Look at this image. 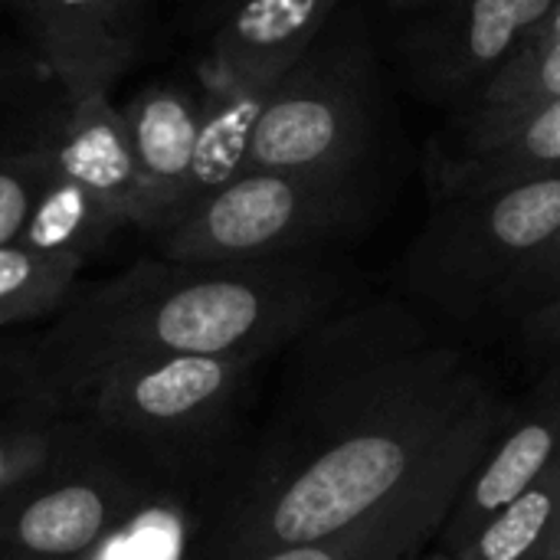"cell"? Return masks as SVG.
I'll return each instance as SVG.
<instances>
[{
    "label": "cell",
    "mask_w": 560,
    "mask_h": 560,
    "mask_svg": "<svg viewBox=\"0 0 560 560\" xmlns=\"http://www.w3.org/2000/svg\"><path fill=\"white\" fill-rule=\"evenodd\" d=\"M390 7H397V10H427V7H433L436 0H387Z\"/></svg>",
    "instance_id": "484cf974"
},
{
    "label": "cell",
    "mask_w": 560,
    "mask_h": 560,
    "mask_svg": "<svg viewBox=\"0 0 560 560\" xmlns=\"http://www.w3.org/2000/svg\"><path fill=\"white\" fill-rule=\"evenodd\" d=\"M52 171L72 177L98 200H105L125 226L141 223V180L131 154V138L121 108L112 105L108 89H92L66 98V112L39 138Z\"/></svg>",
    "instance_id": "5bb4252c"
},
{
    "label": "cell",
    "mask_w": 560,
    "mask_h": 560,
    "mask_svg": "<svg viewBox=\"0 0 560 560\" xmlns=\"http://www.w3.org/2000/svg\"><path fill=\"white\" fill-rule=\"evenodd\" d=\"M217 3H223V7H226V3H233V0H217Z\"/></svg>",
    "instance_id": "f1b7e54d"
},
{
    "label": "cell",
    "mask_w": 560,
    "mask_h": 560,
    "mask_svg": "<svg viewBox=\"0 0 560 560\" xmlns=\"http://www.w3.org/2000/svg\"><path fill=\"white\" fill-rule=\"evenodd\" d=\"M555 558L560 560V522H558V545H555Z\"/></svg>",
    "instance_id": "4316f807"
},
{
    "label": "cell",
    "mask_w": 560,
    "mask_h": 560,
    "mask_svg": "<svg viewBox=\"0 0 560 560\" xmlns=\"http://www.w3.org/2000/svg\"><path fill=\"white\" fill-rule=\"evenodd\" d=\"M560 0H436L404 39L413 89L469 105L548 23Z\"/></svg>",
    "instance_id": "ba28073f"
},
{
    "label": "cell",
    "mask_w": 560,
    "mask_h": 560,
    "mask_svg": "<svg viewBox=\"0 0 560 560\" xmlns=\"http://www.w3.org/2000/svg\"><path fill=\"white\" fill-rule=\"evenodd\" d=\"M479 407L453 351L420 338L404 308H368L354 427L246 492L197 502L184 560H256L348 532L394 499Z\"/></svg>",
    "instance_id": "6da1fadb"
},
{
    "label": "cell",
    "mask_w": 560,
    "mask_h": 560,
    "mask_svg": "<svg viewBox=\"0 0 560 560\" xmlns=\"http://www.w3.org/2000/svg\"><path fill=\"white\" fill-rule=\"evenodd\" d=\"M30 33L66 98L112 89L138 46V0H30Z\"/></svg>",
    "instance_id": "8fae6325"
},
{
    "label": "cell",
    "mask_w": 560,
    "mask_h": 560,
    "mask_svg": "<svg viewBox=\"0 0 560 560\" xmlns=\"http://www.w3.org/2000/svg\"><path fill=\"white\" fill-rule=\"evenodd\" d=\"M345 0H233L203 59V82L276 85Z\"/></svg>",
    "instance_id": "7c38bea8"
},
{
    "label": "cell",
    "mask_w": 560,
    "mask_h": 560,
    "mask_svg": "<svg viewBox=\"0 0 560 560\" xmlns=\"http://www.w3.org/2000/svg\"><path fill=\"white\" fill-rule=\"evenodd\" d=\"M377 52L338 13L282 72L253 131L246 171H368L381 135Z\"/></svg>",
    "instance_id": "277c9868"
},
{
    "label": "cell",
    "mask_w": 560,
    "mask_h": 560,
    "mask_svg": "<svg viewBox=\"0 0 560 560\" xmlns=\"http://www.w3.org/2000/svg\"><path fill=\"white\" fill-rule=\"evenodd\" d=\"M82 266L75 256L39 253L26 243L0 246V331L59 315Z\"/></svg>",
    "instance_id": "e0dca14e"
},
{
    "label": "cell",
    "mask_w": 560,
    "mask_h": 560,
    "mask_svg": "<svg viewBox=\"0 0 560 560\" xmlns=\"http://www.w3.org/2000/svg\"><path fill=\"white\" fill-rule=\"evenodd\" d=\"M118 108L131 138V154L141 180L138 230L161 236L180 217L184 184L197 144L200 95L184 85L154 82Z\"/></svg>",
    "instance_id": "4fadbf2b"
},
{
    "label": "cell",
    "mask_w": 560,
    "mask_h": 560,
    "mask_svg": "<svg viewBox=\"0 0 560 560\" xmlns=\"http://www.w3.org/2000/svg\"><path fill=\"white\" fill-rule=\"evenodd\" d=\"M30 394V338H0V407Z\"/></svg>",
    "instance_id": "cb8c5ba5"
},
{
    "label": "cell",
    "mask_w": 560,
    "mask_h": 560,
    "mask_svg": "<svg viewBox=\"0 0 560 560\" xmlns=\"http://www.w3.org/2000/svg\"><path fill=\"white\" fill-rule=\"evenodd\" d=\"M72 436V420L30 397L0 407V499L36 476Z\"/></svg>",
    "instance_id": "d6986e66"
},
{
    "label": "cell",
    "mask_w": 560,
    "mask_h": 560,
    "mask_svg": "<svg viewBox=\"0 0 560 560\" xmlns=\"http://www.w3.org/2000/svg\"><path fill=\"white\" fill-rule=\"evenodd\" d=\"M558 413L538 417L525 427H518L492 456V463L476 476L472 482V502L469 515H495L505 505H512L518 495H525L541 476L551 469L560 446Z\"/></svg>",
    "instance_id": "ac0fdd59"
},
{
    "label": "cell",
    "mask_w": 560,
    "mask_h": 560,
    "mask_svg": "<svg viewBox=\"0 0 560 560\" xmlns=\"http://www.w3.org/2000/svg\"><path fill=\"white\" fill-rule=\"evenodd\" d=\"M171 495H190L125 446L75 423V436L0 499V560H85Z\"/></svg>",
    "instance_id": "52a82bcc"
},
{
    "label": "cell",
    "mask_w": 560,
    "mask_h": 560,
    "mask_svg": "<svg viewBox=\"0 0 560 560\" xmlns=\"http://www.w3.org/2000/svg\"><path fill=\"white\" fill-rule=\"evenodd\" d=\"M555 295H560V230L548 240V246L512 279L502 302H522L525 308H535Z\"/></svg>",
    "instance_id": "603a6c76"
},
{
    "label": "cell",
    "mask_w": 560,
    "mask_h": 560,
    "mask_svg": "<svg viewBox=\"0 0 560 560\" xmlns=\"http://www.w3.org/2000/svg\"><path fill=\"white\" fill-rule=\"evenodd\" d=\"M374 217L368 171H243L161 233V256L249 262L308 256Z\"/></svg>",
    "instance_id": "5b68a950"
},
{
    "label": "cell",
    "mask_w": 560,
    "mask_h": 560,
    "mask_svg": "<svg viewBox=\"0 0 560 560\" xmlns=\"http://www.w3.org/2000/svg\"><path fill=\"white\" fill-rule=\"evenodd\" d=\"M528 322H532V331L535 338L541 341H558L560 345V295L528 308Z\"/></svg>",
    "instance_id": "d4e9b609"
},
{
    "label": "cell",
    "mask_w": 560,
    "mask_h": 560,
    "mask_svg": "<svg viewBox=\"0 0 560 560\" xmlns=\"http://www.w3.org/2000/svg\"><path fill=\"white\" fill-rule=\"evenodd\" d=\"M272 85L249 82H203L197 112V144L190 174L184 184L180 217H187L203 197L230 184L246 171L253 131L269 102ZM177 217V220H180Z\"/></svg>",
    "instance_id": "9a60e30c"
},
{
    "label": "cell",
    "mask_w": 560,
    "mask_h": 560,
    "mask_svg": "<svg viewBox=\"0 0 560 560\" xmlns=\"http://www.w3.org/2000/svg\"><path fill=\"white\" fill-rule=\"evenodd\" d=\"M121 226L125 220L105 200H98L92 190H85L72 177L49 171L33 203V213L20 233V243L39 253H62V256H75L89 262L95 253L108 246V240Z\"/></svg>",
    "instance_id": "2e32d148"
},
{
    "label": "cell",
    "mask_w": 560,
    "mask_h": 560,
    "mask_svg": "<svg viewBox=\"0 0 560 560\" xmlns=\"http://www.w3.org/2000/svg\"><path fill=\"white\" fill-rule=\"evenodd\" d=\"M7 3H23V7H26V3H30V0H7Z\"/></svg>",
    "instance_id": "83f0119b"
},
{
    "label": "cell",
    "mask_w": 560,
    "mask_h": 560,
    "mask_svg": "<svg viewBox=\"0 0 560 560\" xmlns=\"http://www.w3.org/2000/svg\"><path fill=\"white\" fill-rule=\"evenodd\" d=\"M49 171L52 164L39 141L26 151L0 154V246L20 243V233L33 213V203Z\"/></svg>",
    "instance_id": "7402d4cb"
},
{
    "label": "cell",
    "mask_w": 560,
    "mask_h": 560,
    "mask_svg": "<svg viewBox=\"0 0 560 560\" xmlns=\"http://www.w3.org/2000/svg\"><path fill=\"white\" fill-rule=\"evenodd\" d=\"M338 295L341 276L322 253L249 262L141 259L69 295L52 325L30 338V377L128 354L266 361L322 322Z\"/></svg>",
    "instance_id": "7a4b0ae2"
},
{
    "label": "cell",
    "mask_w": 560,
    "mask_h": 560,
    "mask_svg": "<svg viewBox=\"0 0 560 560\" xmlns=\"http://www.w3.org/2000/svg\"><path fill=\"white\" fill-rule=\"evenodd\" d=\"M560 505V466L548 469L525 495L492 515L466 560H525L548 535Z\"/></svg>",
    "instance_id": "ffe728a7"
},
{
    "label": "cell",
    "mask_w": 560,
    "mask_h": 560,
    "mask_svg": "<svg viewBox=\"0 0 560 560\" xmlns=\"http://www.w3.org/2000/svg\"><path fill=\"white\" fill-rule=\"evenodd\" d=\"M436 190L560 174V92L518 112H459L436 144Z\"/></svg>",
    "instance_id": "30bf717a"
},
{
    "label": "cell",
    "mask_w": 560,
    "mask_h": 560,
    "mask_svg": "<svg viewBox=\"0 0 560 560\" xmlns=\"http://www.w3.org/2000/svg\"><path fill=\"white\" fill-rule=\"evenodd\" d=\"M560 92V33L528 43L463 112H518Z\"/></svg>",
    "instance_id": "44dd1931"
},
{
    "label": "cell",
    "mask_w": 560,
    "mask_h": 560,
    "mask_svg": "<svg viewBox=\"0 0 560 560\" xmlns=\"http://www.w3.org/2000/svg\"><path fill=\"white\" fill-rule=\"evenodd\" d=\"M430 560H450V558H430Z\"/></svg>",
    "instance_id": "f546056e"
},
{
    "label": "cell",
    "mask_w": 560,
    "mask_h": 560,
    "mask_svg": "<svg viewBox=\"0 0 560 560\" xmlns=\"http://www.w3.org/2000/svg\"><path fill=\"white\" fill-rule=\"evenodd\" d=\"M560 230V174L440 190L410 253V285L456 312L505 295Z\"/></svg>",
    "instance_id": "8992f818"
},
{
    "label": "cell",
    "mask_w": 560,
    "mask_h": 560,
    "mask_svg": "<svg viewBox=\"0 0 560 560\" xmlns=\"http://www.w3.org/2000/svg\"><path fill=\"white\" fill-rule=\"evenodd\" d=\"M262 361L128 354L30 377V400L105 436L197 495L240 443V413Z\"/></svg>",
    "instance_id": "3957f363"
},
{
    "label": "cell",
    "mask_w": 560,
    "mask_h": 560,
    "mask_svg": "<svg viewBox=\"0 0 560 560\" xmlns=\"http://www.w3.org/2000/svg\"><path fill=\"white\" fill-rule=\"evenodd\" d=\"M486 440L489 413L486 407H479L450 436V443L368 518L335 538L285 548L256 560H417L420 545L436 532L443 515L459 499Z\"/></svg>",
    "instance_id": "9c48e42d"
}]
</instances>
